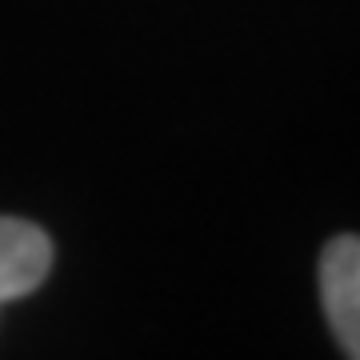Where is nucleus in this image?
I'll list each match as a JSON object with an SVG mask.
<instances>
[{"label":"nucleus","instance_id":"nucleus-1","mask_svg":"<svg viewBox=\"0 0 360 360\" xmlns=\"http://www.w3.org/2000/svg\"><path fill=\"white\" fill-rule=\"evenodd\" d=\"M321 304L336 345L360 360V236H333L321 252Z\"/></svg>","mask_w":360,"mask_h":360},{"label":"nucleus","instance_id":"nucleus-2","mask_svg":"<svg viewBox=\"0 0 360 360\" xmlns=\"http://www.w3.org/2000/svg\"><path fill=\"white\" fill-rule=\"evenodd\" d=\"M52 272L49 232L20 217H0V304L32 296Z\"/></svg>","mask_w":360,"mask_h":360}]
</instances>
